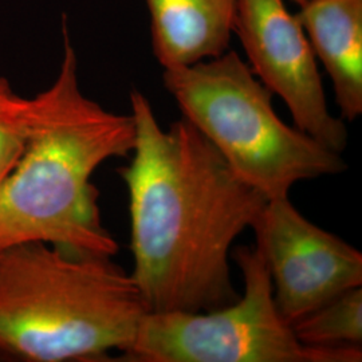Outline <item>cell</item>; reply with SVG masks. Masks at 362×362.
I'll return each instance as SVG.
<instances>
[{"instance_id":"obj_11","label":"cell","mask_w":362,"mask_h":362,"mask_svg":"<svg viewBox=\"0 0 362 362\" xmlns=\"http://www.w3.org/2000/svg\"><path fill=\"white\" fill-rule=\"evenodd\" d=\"M27 97L0 76V182L13 169L26 136Z\"/></svg>"},{"instance_id":"obj_9","label":"cell","mask_w":362,"mask_h":362,"mask_svg":"<svg viewBox=\"0 0 362 362\" xmlns=\"http://www.w3.org/2000/svg\"><path fill=\"white\" fill-rule=\"evenodd\" d=\"M160 66L185 67L230 50L238 0H145Z\"/></svg>"},{"instance_id":"obj_4","label":"cell","mask_w":362,"mask_h":362,"mask_svg":"<svg viewBox=\"0 0 362 362\" xmlns=\"http://www.w3.org/2000/svg\"><path fill=\"white\" fill-rule=\"evenodd\" d=\"M163 85L233 173L267 200L303 180L341 175L342 155L276 115L269 90L233 50L163 71Z\"/></svg>"},{"instance_id":"obj_2","label":"cell","mask_w":362,"mask_h":362,"mask_svg":"<svg viewBox=\"0 0 362 362\" xmlns=\"http://www.w3.org/2000/svg\"><path fill=\"white\" fill-rule=\"evenodd\" d=\"M136 143L130 115L105 109L83 94L67 19L62 61L52 85L27 98L26 136L13 169L0 182V250L49 243L115 257L91 177Z\"/></svg>"},{"instance_id":"obj_8","label":"cell","mask_w":362,"mask_h":362,"mask_svg":"<svg viewBox=\"0 0 362 362\" xmlns=\"http://www.w3.org/2000/svg\"><path fill=\"white\" fill-rule=\"evenodd\" d=\"M297 16L332 81L344 121L362 115V0H309Z\"/></svg>"},{"instance_id":"obj_12","label":"cell","mask_w":362,"mask_h":362,"mask_svg":"<svg viewBox=\"0 0 362 362\" xmlns=\"http://www.w3.org/2000/svg\"><path fill=\"white\" fill-rule=\"evenodd\" d=\"M294 3H297L298 6H302V4H305V3H308L309 0H293Z\"/></svg>"},{"instance_id":"obj_3","label":"cell","mask_w":362,"mask_h":362,"mask_svg":"<svg viewBox=\"0 0 362 362\" xmlns=\"http://www.w3.org/2000/svg\"><path fill=\"white\" fill-rule=\"evenodd\" d=\"M146 313L113 257L49 243L0 250V362L110 361Z\"/></svg>"},{"instance_id":"obj_5","label":"cell","mask_w":362,"mask_h":362,"mask_svg":"<svg viewBox=\"0 0 362 362\" xmlns=\"http://www.w3.org/2000/svg\"><path fill=\"white\" fill-rule=\"evenodd\" d=\"M233 260L243 296L200 313H146L118 361L361 362L362 346H309L298 339L274 300L272 276L257 247H238Z\"/></svg>"},{"instance_id":"obj_7","label":"cell","mask_w":362,"mask_h":362,"mask_svg":"<svg viewBox=\"0 0 362 362\" xmlns=\"http://www.w3.org/2000/svg\"><path fill=\"white\" fill-rule=\"evenodd\" d=\"M274 300L290 325L345 290L362 286V254L306 219L286 197L267 200L254 220Z\"/></svg>"},{"instance_id":"obj_6","label":"cell","mask_w":362,"mask_h":362,"mask_svg":"<svg viewBox=\"0 0 362 362\" xmlns=\"http://www.w3.org/2000/svg\"><path fill=\"white\" fill-rule=\"evenodd\" d=\"M233 33L255 77L279 95L298 129L344 153L349 134L333 116L309 38L285 0H238Z\"/></svg>"},{"instance_id":"obj_1","label":"cell","mask_w":362,"mask_h":362,"mask_svg":"<svg viewBox=\"0 0 362 362\" xmlns=\"http://www.w3.org/2000/svg\"><path fill=\"white\" fill-rule=\"evenodd\" d=\"M136 143L119 176L129 194L130 276L148 313H200L239 296L233 242L267 199L240 180L184 117L163 129L149 100L130 90Z\"/></svg>"},{"instance_id":"obj_10","label":"cell","mask_w":362,"mask_h":362,"mask_svg":"<svg viewBox=\"0 0 362 362\" xmlns=\"http://www.w3.org/2000/svg\"><path fill=\"white\" fill-rule=\"evenodd\" d=\"M291 326L309 346H362V286L342 291Z\"/></svg>"}]
</instances>
